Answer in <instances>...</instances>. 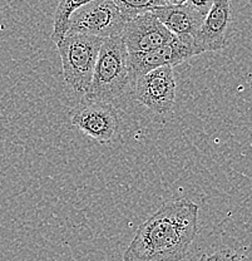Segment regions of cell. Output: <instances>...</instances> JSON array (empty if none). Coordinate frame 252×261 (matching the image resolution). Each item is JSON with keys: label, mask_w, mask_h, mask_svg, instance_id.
I'll return each mask as SVG.
<instances>
[{"label": "cell", "mask_w": 252, "mask_h": 261, "mask_svg": "<svg viewBox=\"0 0 252 261\" xmlns=\"http://www.w3.org/2000/svg\"><path fill=\"white\" fill-rule=\"evenodd\" d=\"M126 21L150 13L154 8L164 5L163 0H112Z\"/></svg>", "instance_id": "12"}, {"label": "cell", "mask_w": 252, "mask_h": 261, "mask_svg": "<svg viewBox=\"0 0 252 261\" xmlns=\"http://www.w3.org/2000/svg\"><path fill=\"white\" fill-rule=\"evenodd\" d=\"M72 126L101 145L112 141L118 128V113L112 103L84 99L74 110Z\"/></svg>", "instance_id": "5"}, {"label": "cell", "mask_w": 252, "mask_h": 261, "mask_svg": "<svg viewBox=\"0 0 252 261\" xmlns=\"http://www.w3.org/2000/svg\"><path fill=\"white\" fill-rule=\"evenodd\" d=\"M164 5H183L186 4V0H163Z\"/></svg>", "instance_id": "15"}, {"label": "cell", "mask_w": 252, "mask_h": 261, "mask_svg": "<svg viewBox=\"0 0 252 261\" xmlns=\"http://www.w3.org/2000/svg\"><path fill=\"white\" fill-rule=\"evenodd\" d=\"M126 23L112 0H93L73 13L67 34H86L101 39L121 37Z\"/></svg>", "instance_id": "4"}, {"label": "cell", "mask_w": 252, "mask_h": 261, "mask_svg": "<svg viewBox=\"0 0 252 261\" xmlns=\"http://www.w3.org/2000/svg\"><path fill=\"white\" fill-rule=\"evenodd\" d=\"M103 39L86 34H66L57 43L64 82L73 92L86 96Z\"/></svg>", "instance_id": "3"}, {"label": "cell", "mask_w": 252, "mask_h": 261, "mask_svg": "<svg viewBox=\"0 0 252 261\" xmlns=\"http://www.w3.org/2000/svg\"><path fill=\"white\" fill-rule=\"evenodd\" d=\"M93 0H59L53 19V32L50 34L51 40L55 44L66 37L68 23H69V19L73 13L84 5L89 4Z\"/></svg>", "instance_id": "11"}, {"label": "cell", "mask_w": 252, "mask_h": 261, "mask_svg": "<svg viewBox=\"0 0 252 261\" xmlns=\"http://www.w3.org/2000/svg\"><path fill=\"white\" fill-rule=\"evenodd\" d=\"M121 38L128 53L157 50L176 39L175 35L151 12L127 21Z\"/></svg>", "instance_id": "7"}, {"label": "cell", "mask_w": 252, "mask_h": 261, "mask_svg": "<svg viewBox=\"0 0 252 261\" xmlns=\"http://www.w3.org/2000/svg\"><path fill=\"white\" fill-rule=\"evenodd\" d=\"M164 27L185 44L193 45L194 37L203 21V16L188 5H162L152 10ZM194 48V47H193Z\"/></svg>", "instance_id": "10"}, {"label": "cell", "mask_w": 252, "mask_h": 261, "mask_svg": "<svg viewBox=\"0 0 252 261\" xmlns=\"http://www.w3.org/2000/svg\"><path fill=\"white\" fill-rule=\"evenodd\" d=\"M200 206L188 198L167 201L139 225L123 261H182L199 233Z\"/></svg>", "instance_id": "1"}, {"label": "cell", "mask_w": 252, "mask_h": 261, "mask_svg": "<svg viewBox=\"0 0 252 261\" xmlns=\"http://www.w3.org/2000/svg\"><path fill=\"white\" fill-rule=\"evenodd\" d=\"M200 261H246L242 255L235 250H218L213 254H203Z\"/></svg>", "instance_id": "13"}, {"label": "cell", "mask_w": 252, "mask_h": 261, "mask_svg": "<svg viewBox=\"0 0 252 261\" xmlns=\"http://www.w3.org/2000/svg\"><path fill=\"white\" fill-rule=\"evenodd\" d=\"M234 0H213V4L203 18L193 40L197 54L218 51L227 47V35L232 23Z\"/></svg>", "instance_id": "8"}, {"label": "cell", "mask_w": 252, "mask_h": 261, "mask_svg": "<svg viewBox=\"0 0 252 261\" xmlns=\"http://www.w3.org/2000/svg\"><path fill=\"white\" fill-rule=\"evenodd\" d=\"M135 99L154 113L164 114L176 100V81L171 67H161L134 81Z\"/></svg>", "instance_id": "6"}, {"label": "cell", "mask_w": 252, "mask_h": 261, "mask_svg": "<svg viewBox=\"0 0 252 261\" xmlns=\"http://www.w3.org/2000/svg\"><path fill=\"white\" fill-rule=\"evenodd\" d=\"M212 4L213 0H186V5H188L191 9H193L196 13H199V14L202 15L203 18L207 14L208 10L211 9Z\"/></svg>", "instance_id": "14"}, {"label": "cell", "mask_w": 252, "mask_h": 261, "mask_svg": "<svg viewBox=\"0 0 252 261\" xmlns=\"http://www.w3.org/2000/svg\"><path fill=\"white\" fill-rule=\"evenodd\" d=\"M131 81L128 50L121 37L103 39L91 87L84 99L110 103L122 96Z\"/></svg>", "instance_id": "2"}, {"label": "cell", "mask_w": 252, "mask_h": 261, "mask_svg": "<svg viewBox=\"0 0 252 261\" xmlns=\"http://www.w3.org/2000/svg\"><path fill=\"white\" fill-rule=\"evenodd\" d=\"M199 56L193 45L185 44L176 38L171 44L157 50L145 53H128V65L131 81H135L141 75L161 67L178 65L192 57Z\"/></svg>", "instance_id": "9"}]
</instances>
